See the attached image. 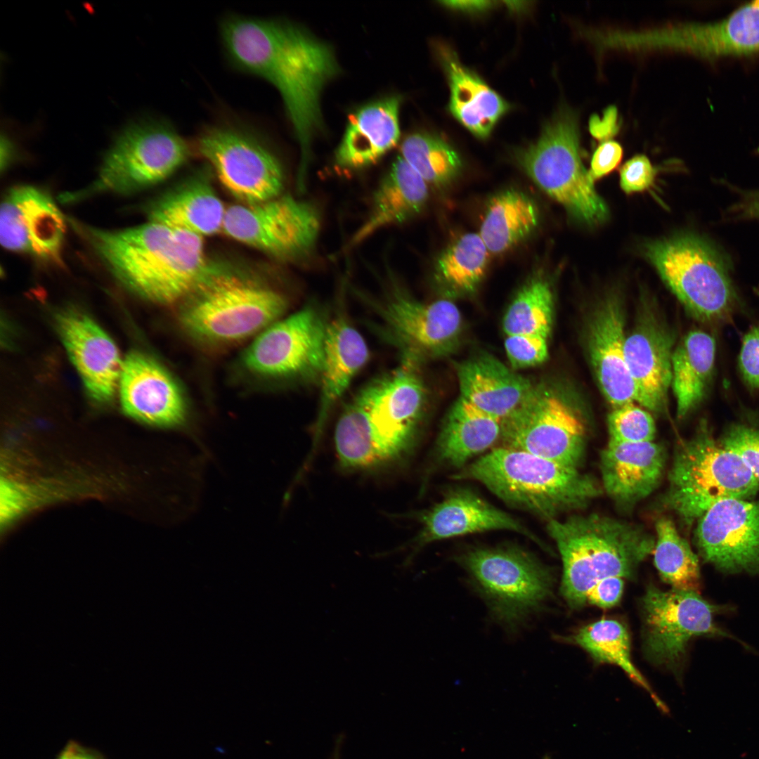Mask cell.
<instances>
[{
    "mask_svg": "<svg viewBox=\"0 0 759 759\" xmlns=\"http://www.w3.org/2000/svg\"><path fill=\"white\" fill-rule=\"evenodd\" d=\"M219 34L233 67L279 92L299 147L297 186L304 189L311 143L323 126L320 94L340 70L332 47L291 22L238 14L221 21Z\"/></svg>",
    "mask_w": 759,
    "mask_h": 759,
    "instance_id": "1",
    "label": "cell"
},
{
    "mask_svg": "<svg viewBox=\"0 0 759 759\" xmlns=\"http://www.w3.org/2000/svg\"><path fill=\"white\" fill-rule=\"evenodd\" d=\"M111 274L149 301H181L209 267L202 237L148 221L106 230L68 218Z\"/></svg>",
    "mask_w": 759,
    "mask_h": 759,
    "instance_id": "2",
    "label": "cell"
},
{
    "mask_svg": "<svg viewBox=\"0 0 759 759\" xmlns=\"http://www.w3.org/2000/svg\"><path fill=\"white\" fill-rule=\"evenodd\" d=\"M415 364L402 358L394 369L360 389L345 406L334 432L342 468L374 469L408 453L426 400Z\"/></svg>",
    "mask_w": 759,
    "mask_h": 759,
    "instance_id": "3",
    "label": "cell"
},
{
    "mask_svg": "<svg viewBox=\"0 0 759 759\" xmlns=\"http://www.w3.org/2000/svg\"><path fill=\"white\" fill-rule=\"evenodd\" d=\"M563 564L561 592L572 609L587 604V595L599 580L629 578L654 552V537L640 526L599 514L547 520Z\"/></svg>",
    "mask_w": 759,
    "mask_h": 759,
    "instance_id": "4",
    "label": "cell"
},
{
    "mask_svg": "<svg viewBox=\"0 0 759 759\" xmlns=\"http://www.w3.org/2000/svg\"><path fill=\"white\" fill-rule=\"evenodd\" d=\"M453 479L478 481L505 503L547 520L581 509L602 493L594 478L576 468L501 446Z\"/></svg>",
    "mask_w": 759,
    "mask_h": 759,
    "instance_id": "5",
    "label": "cell"
},
{
    "mask_svg": "<svg viewBox=\"0 0 759 759\" xmlns=\"http://www.w3.org/2000/svg\"><path fill=\"white\" fill-rule=\"evenodd\" d=\"M181 301L179 320L185 330L214 343L251 336L278 320L287 307L285 297L266 283L215 260Z\"/></svg>",
    "mask_w": 759,
    "mask_h": 759,
    "instance_id": "6",
    "label": "cell"
},
{
    "mask_svg": "<svg viewBox=\"0 0 759 759\" xmlns=\"http://www.w3.org/2000/svg\"><path fill=\"white\" fill-rule=\"evenodd\" d=\"M759 482L742 460L716 441L702 419L692 438L676 447L662 506L690 526L712 506L728 499H749Z\"/></svg>",
    "mask_w": 759,
    "mask_h": 759,
    "instance_id": "7",
    "label": "cell"
},
{
    "mask_svg": "<svg viewBox=\"0 0 759 759\" xmlns=\"http://www.w3.org/2000/svg\"><path fill=\"white\" fill-rule=\"evenodd\" d=\"M193 148L168 121L132 124L115 140L96 179L60 198L72 202L101 193L125 195L148 189L174 174L189 160Z\"/></svg>",
    "mask_w": 759,
    "mask_h": 759,
    "instance_id": "8",
    "label": "cell"
},
{
    "mask_svg": "<svg viewBox=\"0 0 759 759\" xmlns=\"http://www.w3.org/2000/svg\"><path fill=\"white\" fill-rule=\"evenodd\" d=\"M647 257L686 309L709 323L729 320L738 297L725 254L708 240L683 233L654 241Z\"/></svg>",
    "mask_w": 759,
    "mask_h": 759,
    "instance_id": "9",
    "label": "cell"
},
{
    "mask_svg": "<svg viewBox=\"0 0 759 759\" xmlns=\"http://www.w3.org/2000/svg\"><path fill=\"white\" fill-rule=\"evenodd\" d=\"M579 137L577 116L562 108L515 158L529 179L574 219L595 224L606 219L608 210L582 163Z\"/></svg>",
    "mask_w": 759,
    "mask_h": 759,
    "instance_id": "10",
    "label": "cell"
},
{
    "mask_svg": "<svg viewBox=\"0 0 759 759\" xmlns=\"http://www.w3.org/2000/svg\"><path fill=\"white\" fill-rule=\"evenodd\" d=\"M195 148L240 204L253 205L282 194L281 163L252 126L226 119L208 124L197 135Z\"/></svg>",
    "mask_w": 759,
    "mask_h": 759,
    "instance_id": "11",
    "label": "cell"
},
{
    "mask_svg": "<svg viewBox=\"0 0 759 759\" xmlns=\"http://www.w3.org/2000/svg\"><path fill=\"white\" fill-rule=\"evenodd\" d=\"M460 562L493 617L510 628L522 622L550 595V571L517 547L473 549L460 556Z\"/></svg>",
    "mask_w": 759,
    "mask_h": 759,
    "instance_id": "12",
    "label": "cell"
},
{
    "mask_svg": "<svg viewBox=\"0 0 759 759\" xmlns=\"http://www.w3.org/2000/svg\"><path fill=\"white\" fill-rule=\"evenodd\" d=\"M320 226L314 204L281 194L253 205L230 206L222 232L274 259L292 261L313 251Z\"/></svg>",
    "mask_w": 759,
    "mask_h": 759,
    "instance_id": "13",
    "label": "cell"
},
{
    "mask_svg": "<svg viewBox=\"0 0 759 759\" xmlns=\"http://www.w3.org/2000/svg\"><path fill=\"white\" fill-rule=\"evenodd\" d=\"M501 446L578 469L585 448V427L559 391L534 387L526 400L502 421Z\"/></svg>",
    "mask_w": 759,
    "mask_h": 759,
    "instance_id": "14",
    "label": "cell"
},
{
    "mask_svg": "<svg viewBox=\"0 0 759 759\" xmlns=\"http://www.w3.org/2000/svg\"><path fill=\"white\" fill-rule=\"evenodd\" d=\"M641 604L645 652L657 665L678 667L694 637L729 635L714 622L722 607L711 604L696 591L662 590L651 585Z\"/></svg>",
    "mask_w": 759,
    "mask_h": 759,
    "instance_id": "15",
    "label": "cell"
},
{
    "mask_svg": "<svg viewBox=\"0 0 759 759\" xmlns=\"http://www.w3.org/2000/svg\"><path fill=\"white\" fill-rule=\"evenodd\" d=\"M328 323L318 306H306L265 328L245 352V365L268 377L320 379Z\"/></svg>",
    "mask_w": 759,
    "mask_h": 759,
    "instance_id": "16",
    "label": "cell"
},
{
    "mask_svg": "<svg viewBox=\"0 0 759 759\" xmlns=\"http://www.w3.org/2000/svg\"><path fill=\"white\" fill-rule=\"evenodd\" d=\"M382 323L384 333L414 363L422 358L450 353L462 332V316L450 300L424 303L397 286L382 300L372 304Z\"/></svg>",
    "mask_w": 759,
    "mask_h": 759,
    "instance_id": "17",
    "label": "cell"
},
{
    "mask_svg": "<svg viewBox=\"0 0 759 759\" xmlns=\"http://www.w3.org/2000/svg\"><path fill=\"white\" fill-rule=\"evenodd\" d=\"M616 48H669L706 58L759 53V1L748 3L722 20L686 23L640 32L618 31Z\"/></svg>",
    "mask_w": 759,
    "mask_h": 759,
    "instance_id": "18",
    "label": "cell"
},
{
    "mask_svg": "<svg viewBox=\"0 0 759 759\" xmlns=\"http://www.w3.org/2000/svg\"><path fill=\"white\" fill-rule=\"evenodd\" d=\"M694 538L701 557L719 571L759 575V500L718 502L698 519Z\"/></svg>",
    "mask_w": 759,
    "mask_h": 759,
    "instance_id": "19",
    "label": "cell"
},
{
    "mask_svg": "<svg viewBox=\"0 0 759 759\" xmlns=\"http://www.w3.org/2000/svg\"><path fill=\"white\" fill-rule=\"evenodd\" d=\"M66 221L45 191L29 185L14 186L1 205V244L7 250L61 265Z\"/></svg>",
    "mask_w": 759,
    "mask_h": 759,
    "instance_id": "20",
    "label": "cell"
},
{
    "mask_svg": "<svg viewBox=\"0 0 759 759\" xmlns=\"http://www.w3.org/2000/svg\"><path fill=\"white\" fill-rule=\"evenodd\" d=\"M122 410L130 417L159 427H177L186 418L183 394L173 376L157 361L140 352L126 357L119 379Z\"/></svg>",
    "mask_w": 759,
    "mask_h": 759,
    "instance_id": "21",
    "label": "cell"
},
{
    "mask_svg": "<svg viewBox=\"0 0 759 759\" xmlns=\"http://www.w3.org/2000/svg\"><path fill=\"white\" fill-rule=\"evenodd\" d=\"M58 333L90 398L106 403L114 397L123 363L113 340L90 317L72 309L58 313Z\"/></svg>",
    "mask_w": 759,
    "mask_h": 759,
    "instance_id": "22",
    "label": "cell"
},
{
    "mask_svg": "<svg viewBox=\"0 0 759 759\" xmlns=\"http://www.w3.org/2000/svg\"><path fill=\"white\" fill-rule=\"evenodd\" d=\"M207 164L160 194L146 206L148 221L201 237L222 231L226 207Z\"/></svg>",
    "mask_w": 759,
    "mask_h": 759,
    "instance_id": "23",
    "label": "cell"
},
{
    "mask_svg": "<svg viewBox=\"0 0 759 759\" xmlns=\"http://www.w3.org/2000/svg\"><path fill=\"white\" fill-rule=\"evenodd\" d=\"M422 528L418 546L449 538L495 530L519 533L540 541L520 521L494 507L473 491L458 489L418 515Z\"/></svg>",
    "mask_w": 759,
    "mask_h": 759,
    "instance_id": "24",
    "label": "cell"
},
{
    "mask_svg": "<svg viewBox=\"0 0 759 759\" xmlns=\"http://www.w3.org/2000/svg\"><path fill=\"white\" fill-rule=\"evenodd\" d=\"M666 458L663 446L653 441H609L600 456L603 488L618 505L633 506L658 487Z\"/></svg>",
    "mask_w": 759,
    "mask_h": 759,
    "instance_id": "25",
    "label": "cell"
},
{
    "mask_svg": "<svg viewBox=\"0 0 759 759\" xmlns=\"http://www.w3.org/2000/svg\"><path fill=\"white\" fill-rule=\"evenodd\" d=\"M624 320L616 299L606 300L592 315L588 349L603 394L614 408L635 402L634 383L625 357Z\"/></svg>",
    "mask_w": 759,
    "mask_h": 759,
    "instance_id": "26",
    "label": "cell"
},
{
    "mask_svg": "<svg viewBox=\"0 0 759 759\" xmlns=\"http://www.w3.org/2000/svg\"><path fill=\"white\" fill-rule=\"evenodd\" d=\"M624 350L635 401L650 410H661L672 380L669 335L651 318H644L625 337Z\"/></svg>",
    "mask_w": 759,
    "mask_h": 759,
    "instance_id": "27",
    "label": "cell"
},
{
    "mask_svg": "<svg viewBox=\"0 0 759 759\" xmlns=\"http://www.w3.org/2000/svg\"><path fill=\"white\" fill-rule=\"evenodd\" d=\"M368 358L369 350L365 339L344 316H337L329 321L320 377V403L309 461L315 453L331 410Z\"/></svg>",
    "mask_w": 759,
    "mask_h": 759,
    "instance_id": "28",
    "label": "cell"
},
{
    "mask_svg": "<svg viewBox=\"0 0 759 759\" xmlns=\"http://www.w3.org/2000/svg\"><path fill=\"white\" fill-rule=\"evenodd\" d=\"M460 397L502 421L526 400L531 382L489 354L475 356L457 368Z\"/></svg>",
    "mask_w": 759,
    "mask_h": 759,
    "instance_id": "29",
    "label": "cell"
},
{
    "mask_svg": "<svg viewBox=\"0 0 759 759\" xmlns=\"http://www.w3.org/2000/svg\"><path fill=\"white\" fill-rule=\"evenodd\" d=\"M436 51L449 85L450 112L474 136L488 138L510 110V105L475 72L463 65L450 48L439 45Z\"/></svg>",
    "mask_w": 759,
    "mask_h": 759,
    "instance_id": "30",
    "label": "cell"
},
{
    "mask_svg": "<svg viewBox=\"0 0 759 759\" xmlns=\"http://www.w3.org/2000/svg\"><path fill=\"white\" fill-rule=\"evenodd\" d=\"M398 96L386 98L358 109L349 119L335 152V163L358 169L376 163L393 148L400 137Z\"/></svg>",
    "mask_w": 759,
    "mask_h": 759,
    "instance_id": "31",
    "label": "cell"
},
{
    "mask_svg": "<svg viewBox=\"0 0 759 759\" xmlns=\"http://www.w3.org/2000/svg\"><path fill=\"white\" fill-rule=\"evenodd\" d=\"M429 198V186L401 156L391 163L372 196L370 212L352 236L355 246L384 227L404 223L420 214Z\"/></svg>",
    "mask_w": 759,
    "mask_h": 759,
    "instance_id": "32",
    "label": "cell"
},
{
    "mask_svg": "<svg viewBox=\"0 0 759 759\" xmlns=\"http://www.w3.org/2000/svg\"><path fill=\"white\" fill-rule=\"evenodd\" d=\"M539 221L534 200L525 192L510 188L489 199L478 233L490 254L498 255L528 238Z\"/></svg>",
    "mask_w": 759,
    "mask_h": 759,
    "instance_id": "33",
    "label": "cell"
},
{
    "mask_svg": "<svg viewBox=\"0 0 759 759\" xmlns=\"http://www.w3.org/2000/svg\"><path fill=\"white\" fill-rule=\"evenodd\" d=\"M502 421L476 408L462 397L452 406L437 442L439 457L463 467L476 455L500 439Z\"/></svg>",
    "mask_w": 759,
    "mask_h": 759,
    "instance_id": "34",
    "label": "cell"
},
{
    "mask_svg": "<svg viewBox=\"0 0 759 759\" xmlns=\"http://www.w3.org/2000/svg\"><path fill=\"white\" fill-rule=\"evenodd\" d=\"M715 350L713 337L696 330L689 332L673 351L671 385L679 418L705 398L713 379Z\"/></svg>",
    "mask_w": 759,
    "mask_h": 759,
    "instance_id": "35",
    "label": "cell"
},
{
    "mask_svg": "<svg viewBox=\"0 0 759 759\" xmlns=\"http://www.w3.org/2000/svg\"><path fill=\"white\" fill-rule=\"evenodd\" d=\"M491 255L478 233L461 235L436 258L434 279L450 294L473 293L486 275Z\"/></svg>",
    "mask_w": 759,
    "mask_h": 759,
    "instance_id": "36",
    "label": "cell"
},
{
    "mask_svg": "<svg viewBox=\"0 0 759 759\" xmlns=\"http://www.w3.org/2000/svg\"><path fill=\"white\" fill-rule=\"evenodd\" d=\"M569 640L585 650L595 662L619 666L631 680L647 692L662 713H668L667 706L634 666L630 656L629 634L621 623L614 619H601L580 628Z\"/></svg>",
    "mask_w": 759,
    "mask_h": 759,
    "instance_id": "37",
    "label": "cell"
},
{
    "mask_svg": "<svg viewBox=\"0 0 759 759\" xmlns=\"http://www.w3.org/2000/svg\"><path fill=\"white\" fill-rule=\"evenodd\" d=\"M553 294L548 280L533 274L518 290L502 320L506 335H533L548 338L553 317Z\"/></svg>",
    "mask_w": 759,
    "mask_h": 759,
    "instance_id": "38",
    "label": "cell"
},
{
    "mask_svg": "<svg viewBox=\"0 0 759 759\" xmlns=\"http://www.w3.org/2000/svg\"><path fill=\"white\" fill-rule=\"evenodd\" d=\"M429 185L438 188L452 184L460 175L462 161L455 148L434 134L417 132L408 136L400 155Z\"/></svg>",
    "mask_w": 759,
    "mask_h": 759,
    "instance_id": "39",
    "label": "cell"
},
{
    "mask_svg": "<svg viewBox=\"0 0 759 759\" xmlns=\"http://www.w3.org/2000/svg\"><path fill=\"white\" fill-rule=\"evenodd\" d=\"M655 528L654 564L661 578L673 588L697 592L700 587L698 557L670 519H659Z\"/></svg>",
    "mask_w": 759,
    "mask_h": 759,
    "instance_id": "40",
    "label": "cell"
},
{
    "mask_svg": "<svg viewBox=\"0 0 759 759\" xmlns=\"http://www.w3.org/2000/svg\"><path fill=\"white\" fill-rule=\"evenodd\" d=\"M609 441L619 443L653 441L656 425L651 414L630 403L614 408L608 417Z\"/></svg>",
    "mask_w": 759,
    "mask_h": 759,
    "instance_id": "41",
    "label": "cell"
},
{
    "mask_svg": "<svg viewBox=\"0 0 759 759\" xmlns=\"http://www.w3.org/2000/svg\"><path fill=\"white\" fill-rule=\"evenodd\" d=\"M718 441L738 455L759 482V415H744L727 427Z\"/></svg>",
    "mask_w": 759,
    "mask_h": 759,
    "instance_id": "42",
    "label": "cell"
},
{
    "mask_svg": "<svg viewBox=\"0 0 759 759\" xmlns=\"http://www.w3.org/2000/svg\"><path fill=\"white\" fill-rule=\"evenodd\" d=\"M504 345L507 358L514 369L538 365L548 357L547 338L542 336L506 335Z\"/></svg>",
    "mask_w": 759,
    "mask_h": 759,
    "instance_id": "43",
    "label": "cell"
},
{
    "mask_svg": "<svg viewBox=\"0 0 759 759\" xmlns=\"http://www.w3.org/2000/svg\"><path fill=\"white\" fill-rule=\"evenodd\" d=\"M656 171L644 155L628 160L620 169V185L627 194L644 191L654 183Z\"/></svg>",
    "mask_w": 759,
    "mask_h": 759,
    "instance_id": "44",
    "label": "cell"
},
{
    "mask_svg": "<svg viewBox=\"0 0 759 759\" xmlns=\"http://www.w3.org/2000/svg\"><path fill=\"white\" fill-rule=\"evenodd\" d=\"M738 363L746 385L759 389V325L752 327L744 336Z\"/></svg>",
    "mask_w": 759,
    "mask_h": 759,
    "instance_id": "45",
    "label": "cell"
},
{
    "mask_svg": "<svg viewBox=\"0 0 759 759\" xmlns=\"http://www.w3.org/2000/svg\"><path fill=\"white\" fill-rule=\"evenodd\" d=\"M623 155L622 146L616 141L602 142L595 151L588 176L592 183L614 171L620 164Z\"/></svg>",
    "mask_w": 759,
    "mask_h": 759,
    "instance_id": "46",
    "label": "cell"
},
{
    "mask_svg": "<svg viewBox=\"0 0 759 759\" xmlns=\"http://www.w3.org/2000/svg\"><path fill=\"white\" fill-rule=\"evenodd\" d=\"M623 578L611 576L598 581L588 592L587 603L601 608H610L616 605L622 596Z\"/></svg>",
    "mask_w": 759,
    "mask_h": 759,
    "instance_id": "47",
    "label": "cell"
},
{
    "mask_svg": "<svg viewBox=\"0 0 759 759\" xmlns=\"http://www.w3.org/2000/svg\"><path fill=\"white\" fill-rule=\"evenodd\" d=\"M589 131L597 141H609L619 131L618 115L614 106L608 107L602 117L593 115L589 121Z\"/></svg>",
    "mask_w": 759,
    "mask_h": 759,
    "instance_id": "48",
    "label": "cell"
},
{
    "mask_svg": "<svg viewBox=\"0 0 759 759\" xmlns=\"http://www.w3.org/2000/svg\"><path fill=\"white\" fill-rule=\"evenodd\" d=\"M739 200L729 209V213L737 219H759V191L746 190L734 188Z\"/></svg>",
    "mask_w": 759,
    "mask_h": 759,
    "instance_id": "49",
    "label": "cell"
},
{
    "mask_svg": "<svg viewBox=\"0 0 759 759\" xmlns=\"http://www.w3.org/2000/svg\"><path fill=\"white\" fill-rule=\"evenodd\" d=\"M53 759H106L95 749L70 740Z\"/></svg>",
    "mask_w": 759,
    "mask_h": 759,
    "instance_id": "50",
    "label": "cell"
},
{
    "mask_svg": "<svg viewBox=\"0 0 759 759\" xmlns=\"http://www.w3.org/2000/svg\"><path fill=\"white\" fill-rule=\"evenodd\" d=\"M441 3L446 7L466 12L483 11L493 6L490 1H443Z\"/></svg>",
    "mask_w": 759,
    "mask_h": 759,
    "instance_id": "51",
    "label": "cell"
},
{
    "mask_svg": "<svg viewBox=\"0 0 759 759\" xmlns=\"http://www.w3.org/2000/svg\"><path fill=\"white\" fill-rule=\"evenodd\" d=\"M13 145L11 141L6 137H1V169L3 170L7 167L11 162L13 157Z\"/></svg>",
    "mask_w": 759,
    "mask_h": 759,
    "instance_id": "52",
    "label": "cell"
},
{
    "mask_svg": "<svg viewBox=\"0 0 759 759\" xmlns=\"http://www.w3.org/2000/svg\"><path fill=\"white\" fill-rule=\"evenodd\" d=\"M335 748V752L334 753V756H333L332 759H339V752H338L339 748Z\"/></svg>",
    "mask_w": 759,
    "mask_h": 759,
    "instance_id": "53",
    "label": "cell"
},
{
    "mask_svg": "<svg viewBox=\"0 0 759 759\" xmlns=\"http://www.w3.org/2000/svg\"><path fill=\"white\" fill-rule=\"evenodd\" d=\"M757 152H758V153H759V148H758V150H757Z\"/></svg>",
    "mask_w": 759,
    "mask_h": 759,
    "instance_id": "54",
    "label": "cell"
}]
</instances>
